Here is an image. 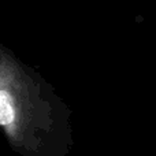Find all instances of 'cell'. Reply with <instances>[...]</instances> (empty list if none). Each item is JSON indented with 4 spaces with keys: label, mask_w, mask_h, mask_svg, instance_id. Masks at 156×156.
Here are the masks:
<instances>
[{
    "label": "cell",
    "mask_w": 156,
    "mask_h": 156,
    "mask_svg": "<svg viewBox=\"0 0 156 156\" xmlns=\"http://www.w3.org/2000/svg\"><path fill=\"white\" fill-rule=\"evenodd\" d=\"M14 118H15V112L12 108L11 96L5 90L0 89V125L7 126L12 123Z\"/></svg>",
    "instance_id": "1"
}]
</instances>
